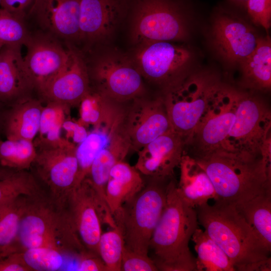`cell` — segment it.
<instances>
[{
  "label": "cell",
  "instance_id": "obj_40",
  "mask_svg": "<svg viewBox=\"0 0 271 271\" xmlns=\"http://www.w3.org/2000/svg\"><path fill=\"white\" fill-rule=\"evenodd\" d=\"M62 129L66 133L64 138L76 146L84 141L89 133L86 127L69 117L63 122Z\"/></svg>",
  "mask_w": 271,
  "mask_h": 271
},
{
  "label": "cell",
  "instance_id": "obj_3",
  "mask_svg": "<svg viewBox=\"0 0 271 271\" xmlns=\"http://www.w3.org/2000/svg\"><path fill=\"white\" fill-rule=\"evenodd\" d=\"M38 247L52 248L76 259L88 250L67 207L56 204L46 193L30 197L12 253Z\"/></svg>",
  "mask_w": 271,
  "mask_h": 271
},
{
  "label": "cell",
  "instance_id": "obj_43",
  "mask_svg": "<svg viewBox=\"0 0 271 271\" xmlns=\"http://www.w3.org/2000/svg\"><path fill=\"white\" fill-rule=\"evenodd\" d=\"M34 2V0H2L1 8L23 19Z\"/></svg>",
  "mask_w": 271,
  "mask_h": 271
},
{
  "label": "cell",
  "instance_id": "obj_38",
  "mask_svg": "<svg viewBox=\"0 0 271 271\" xmlns=\"http://www.w3.org/2000/svg\"><path fill=\"white\" fill-rule=\"evenodd\" d=\"M121 270L157 271L158 269L148 255L134 251L125 246L122 256Z\"/></svg>",
  "mask_w": 271,
  "mask_h": 271
},
{
  "label": "cell",
  "instance_id": "obj_11",
  "mask_svg": "<svg viewBox=\"0 0 271 271\" xmlns=\"http://www.w3.org/2000/svg\"><path fill=\"white\" fill-rule=\"evenodd\" d=\"M210 22V46L226 65H239L255 49L259 36L254 28L235 11L218 6L214 10Z\"/></svg>",
  "mask_w": 271,
  "mask_h": 271
},
{
  "label": "cell",
  "instance_id": "obj_44",
  "mask_svg": "<svg viewBox=\"0 0 271 271\" xmlns=\"http://www.w3.org/2000/svg\"><path fill=\"white\" fill-rule=\"evenodd\" d=\"M227 2L234 9L246 11L248 0H227Z\"/></svg>",
  "mask_w": 271,
  "mask_h": 271
},
{
  "label": "cell",
  "instance_id": "obj_18",
  "mask_svg": "<svg viewBox=\"0 0 271 271\" xmlns=\"http://www.w3.org/2000/svg\"><path fill=\"white\" fill-rule=\"evenodd\" d=\"M70 50L66 67L39 91L47 102H57L69 108L78 106L90 89L86 63L77 52Z\"/></svg>",
  "mask_w": 271,
  "mask_h": 271
},
{
  "label": "cell",
  "instance_id": "obj_28",
  "mask_svg": "<svg viewBox=\"0 0 271 271\" xmlns=\"http://www.w3.org/2000/svg\"><path fill=\"white\" fill-rule=\"evenodd\" d=\"M235 206L265 245L271 250V189Z\"/></svg>",
  "mask_w": 271,
  "mask_h": 271
},
{
  "label": "cell",
  "instance_id": "obj_10",
  "mask_svg": "<svg viewBox=\"0 0 271 271\" xmlns=\"http://www.w3.org/2000/svg\"><path fill=\"white\" fill-rule=\"evenodd\" d=\"M90 87L115 102L126 104L151 94L129 55L109 50L88 69Z\"/></svg>",
  "mask_w": 271,
  "mask_h": 271
},
{
  "label": "cell",
  "instance_id": "obj_37",
  "mask_svg": "<svg viewBox=\"0 0 271 271\" xmlns=\"http://www.w3.org/2000/svg\"><path fill=\"white\" fill-rule=\"evenodd\" d=\"M30 39L22 18L0 8V43L22 46Z\"/></svg>",
  "mask_w": 271,
  "mask_h": 271
},
{
  "label": "cell",
  "instance_id": "obj_22",
  "mask_svg": "<svg viewBox=\"0 0 271 271\" xmlns=\"http://www.w3.org/2000/svg\"><path fill=\"white\" fill-rule=\"evenodd\" d=\"M20 46L4 45L0 50V100L9 101L34 88Z\"/></svg>",
  "mask_w": 271,
  "mask_h": 271
},
{
  "label": "cell",
  "instance_id": "obj_36",
  "mask_svg": "<svg viewBox=\"0 0 271 271\" xmlns=\"http://www.w3.org/2000/svg\"><path fill=\"white\" fill-rule=\"evenodd\" d=\"M30 271H56L63 267L65 256L55 249L38 247L18 252Z\"/></svg>",
  "mask_w": 271,
  "mask_h": 271
},
{
  "label": "cell",
  "instance_id": "obj_35",
  "mask_svg": "<svg viewBox=\"0 0 271 271\" xmlns=\"http://www.w3.org/2000/svg\"><path fill=\"white\" fill-rule=\"evenodd\" d=\"M125 242L122 229L117 224L102 233L98 243V253L107 271H120Z\"/></svg>",
  "mask_w": 271,
  "mask_h": 271
},
{
  "label": "cell",
  "instance_id": "obj_42",
  "mask_svg": "<svg viewBox=\"0 0 271 271\" xmlns=\"http://www.w3.org/2000/svg\"><path fill=\"white\" fill-rule=\"evenodd\" d=\"M0 271H30L19 252H14L0 258Z\"/></svg>",
  "mask_w": 271,
  "mask_h": 271
},
{
  "label": "cell",
  "instance_id": "obj_39",
  "mask_svg": "<svg viewBox=\"0 0 271 271\" xmlns=\"http://www.w3.org/2000/svg\"><path fill=\"white\" fill-rule=\"evenodd\" d=\"M246 12L253 24L266 31L271 26V0H248Z\"/></svg>",
  "mask_w": 271,
  "mask_h": 271
},
{
  "label": "cell",
  "instance_id": "obj_1",
  "mask_svg": "<svg viewBox=\"0 0 271 271\" xmlns=\"http://www.w3.org/2000/svg\"><path fill=\"white\" fill-rule=\"evenodd\" d=\"M195 208L198 223L224 251L237 271H270V250L236 210L222 199Z\"/></svg>",
  "mask_w": 271,
  "mask_h": 271
},
{
  "label": "cell",
  "instance_id": "obj_27",
  "mask_svg": "<svg viewBox=\"0 0 271 271\" xmlns=\"http://www.w3.org/2000/svg\"><path fill=\"white\" fill-rule=\"evenodd\" d=\"M43 107L35 99L19 100L6 119L7 139L33 142L39 131Z\"/></svg>",
  "mask_w": 271,
  "mask_h": 271
},
{
  "label": "cell",
  "instance_id": "obj_24",
  "mask_svg": "<svg viewBox=\"0 0 271 271\" xmlns=\"http://www.w3.org/2000/svg\"><path fill=\"white\" fill-rule=\"evenodd\" d=\"M242 89L258 92L270 91L271 87V39L268 35L259 37L252 53L239 65Z\"/></svg>",
  "mask_w": 271,
  "mask_h": 271
},
{
  "label": "cell",
  "instance_id": "obj_21",
  "mask_svg": "<svg viewBox=\"0 0 271 271\" xmlns=\"http://www.w3.org/2000/svg\"><path fill=\"white\" fill-rule=\"evenodd\" d=\"M130 151L123 118L111 128L108 142L94 159L87 177L100 199L105 198L106 186L111 168L117 162L123 161Z\"/></svg>",
  "mask_w": 271,
  "mask_h": 271
},
{
  "label": "cell",
  "instance_id": "obj_46",
  "mask_svg": "<svg viewBox=\"0 0 271 271\" xmlns=\"http://www.w3.org/2000/svg\"><path fill=\"white\" fill-rule=\"evenodd\" d=\"M3 45H4L2 43H0V50H1V48H2V47L3 46Z\"/></svg>",
  "mask_w": 271,
  "mask_h": 271
},
{
  "label": "cell",
  "instance_id": "obj_17",
  "mask_svg": "<svg viewBox=\"0 0 271 271\" xmlns=\"http://www.w3.org/2000/svg\"><path fill=\"white\" fill-rule=\"evenodd\" d=\"M184 140L173 130L158 137L138 152L134 168L141 174L149 177H173L185 153Z\"/></svg>",
  "mask_w": 271,
  "mask_h": 271
},
{
  "label": "cell",
  "instance_id": "obj_25",
  "mask_svg": "<svg viewBox=\"0 0 271 271\" xmlns=\"http://www.w3.org/2000/svg\"><path fill=\"white\" fill-rule=\"evenodd\" d=\"M145 184L142 174L134 166L124 161L113 166L105 189L106 203L113 216L125 202L141 190Z\"/></svg>",
  "mask_w": 271,
  "mask_h": 271
},
{
  "label": "cell",
  "instance_id": "obj_32",
  "mask_svg": "<svg viewBox=\"0 0 271 271\" xmlns=\"http://www.w3.org/2000/svg\"><path fill=\"white\" fill-rule=\"evenodd\" d=\"M113 124L93 128L89 132L85 140L77 145L76 156L78 172L76 186L87 177L94 159L107 144L111 128Z\"/></svg>",
  "mask_w": 271,
  "mask_h": 271
},
{
  "label": "cell",
  "instance_id": "obj_12",
  "mask_svg": "<svg viewBox=\"0 0 271 271\" xmlns=\"http://www.w3.org/2000/svg\"><path fill=\"white\" fill-rule=\"evenodd\" d=\"M76 146L70 143L58 147L36 149L37 155L32 165L46 186L48 197L61 207L66 206L68 196L76 186Z\"/></svg>",
  "mask_w": 271,
  "mask_h": 271
},
{
  "label": "cell",
  "instance_id": "obj_41",
  "mask_svg": "<svg viewBox=\"0 0 271 271\" xmlns=\"http://www.w3.org/2000/svg\"><path fill=\"white\" fill-rule=\"evenodd\" d=\"M76 260V270L107 271L99 256L88 250L81 254Z\"/></svg>",
  "mask_w": 271,
  "mask_h": 271
},
{
  "label": "cell",
  "instance_id": "obj_6",
  "mask_svg": "<svg viewBox=\"0 0 271 271\" xmlns=\"http://www.w3.org/2000/svg\"><path fill=\"white\" fill-rule=\"evenodd\" d=\"M130 36L136 45L189 38L195 13L190 0H128Z\"/></svg>",
  "mask_w": 271,
  "mask_h": 271
},
{
  "label": "cell",
  "instance_id": "obj_16",
  "mask_svg": "<svg viewBox=\"0 0 271 271\" xmlns=\"http://www.w3.org/2000/svg\"><path fill=\"white\" fill-rule=\"evenodd\" d=\"M66 207L85 248L98 255V243L102 224L95 190L86 178L70 193Z\"/></svg>",
  "mask_w": 271,
  "mask_h": 271
},
{
  "label": "cell",
  "instance_id": "obj_13",
  "mask_svg": "<svg viewBox=\"0 0 271 271\" xmlns=\"http://www.w3.org/2000/svg\"><path fill=\"white\" fill-rule=\"evenodd\" d=\"M123 124L131 151L136 152L172 130L163 98L156 94L151 93L128 103Z\"/></svg>",
  "mask_w": 271,
  "mask_h": 271
},
{
  "label": "cell",
  "instance_id": "obj_14",
  "mask_svg": "<svg viewBox=\"0 0 271 271\" xmlns=\"http://www.w3.org/2000/svg\"><path fill=\"white\" fill-rule=\"evenodd\" d=\"M235 118L233 86L226 83L219 104L195 131L185 154L199 160L223 150Z\"/></svg>",
  "mask_w": 271,
  "mask_h": 271
},
{
  "label": "cell",
  "instance_id": "obj_30",
  "mask_svg": "<svg viewBox=\"0 0 271 271\" xmlns=\"http://www.w3.org/2000/svg\"><path fill=\"white\" fill-rule=\"evenodd\" d=\"M31 197L21 195L0 205V258L12 253Z\"/></svg>",
  "mask_w": 271,
  "mask_h": 271
},
{
  "label": "cell",
  "instance_id": "obj_4",
  "mask_svg": "<svg viewBox=\"0 0 271 271\" xmlns=\"http://www.w3.org/2000/svg\"><path fill=\"white\" fill-rule=\"evenodd\" d=\"M195 160L210 178L218 199L236 204L271 189L270 158L221 150Z\"/></svg>",
  "mask_w": 271,
  "mask_h": 271
},
{
  "label": "cell",
  "instance_id": "obj_19",
  "mask_svg": "<svg viewBox=\"0 0 271 271\" xmlns=\"http://www.w3.org/2000/svg\"><path fill=\"white\" fill-rule=\"evenodd\" d=\"M24 57L28 75L39 91L67 65L71 50L64 49L54 40L48 38H31L26 45Z\"/></svg>",
  "mask_w": 271,
  "mask_h": 271
},
{
  "label": "cell",
  "instance_id": "obj_23",
  "mask_svg": "<svg viewBox=\"0 0 271 271\" xmlns=\"http://www.w3.org/2000/svg\"><path fill=\"white\" fill-rule=\"evenodd\" d=\"M179 167L180 176L177 189L190 206L196 208L209 199H218L210 178L194 159L184 153Z\"/></svg>",
  "mask_w": 271,
  "mask_h": 271
},
{
  "label": "cell",
  "instance_id": "obj_7",
  "mask_svg": "<svg viewBox=\"0 0 271 271\" xmlns=\"http://www.w3.org/2000/svg\"><path fill=\"white\" fill-rule=\"evenodd\" d=\"M149 178V183L145 184L113 216L115 224L122 229L125 246L146 255H148L150 242L165 207L173 177Z\"/></svg>",
  "mask_w": 271,
  "mask_h": 271
},
{
  "label": "cell",
  "instance_id": "obj_31",
  "mask_svg": "<svg viewBox=\"0 0 271 271\" xmlns=\"http://www.w3.org/2000/svg\"><path fill=\"white\" fill-rule=\"evenodd\" d=\"M191 239L198 255L197 271H235L226 253L205 230L198 227Z\"/></svg>",
  "mask_w": 271,
  "mask_h": 271
},
{
  "label": "cell",
  "instance_id": "obj_34",
  "mask_svg": "<svg viewBox=\"0 0 271 271\" xmlns=\"http://www.w3.org/2000/svg\"><path fill=\"white\" fill-rule=\"evenodd\" d=\"M45 192L27 170L16 171L0 180V205L21 195L36 196Z\"/></svg>",
  "mask_w": 271,
  "mask_h": 271
},
{
  "label": "cell",
  "instance_id": "obj_9",
  "mask_svg": "<svg viewBox=\"0 0 271 271\" xmlns=\"http://www.w3.org/2000/svg\"><path fill=\"white\" fill-rule=\"evenodd\" d=\"M129 56L147 86L156 88V94L161 96L179 83L193 68L191 50L169 41L136 45Z\"/></svg>",
  "mask_w": 271,
  "mask_h": 271
},
{
  "label": "cell",
  "instance_id": "obj_29",
  "mask_svg": "<svg viewBox=\"0 0 271 271\" xmlns=\"http://www.w3.org/2000/svg\"><path fill=\"white\" fill-rule=\"evenodd\" d=\"M69 110L64 105L47 102L43 107L39 131L33 141L36 149L58 147L71 143L61 134L62 124Z\"/></svg>",
  "mask_w": 271,
  "mask_h": 271
},
{
  "label": "cell",
  "instance_id": "obj_5",
  "mask_svg": "<svg viewBox=\"0 0 271 271\" xmlns=\"http://www.w3.org/2000/svg\"><path fill=\"white\" fill-rule=\"evenodd\" d=\"M226 82L215 71L192 68L163 98L172 129L185 141L219 104Z\"/></svg>",
  "mask_w": 271,
  "mask_h": 271
},
{
  "label": "cell",
  "instance_id": "obj_2",
  "mask_svg": "<svg viewBox=\"0 0 271 271\" xmlns=\"http://www.w3.org/2000/svg\"><path fill=\"white\" fill-rule=\"evenodd\" d=\"M198 224L195 208L182 198L173 178L165 207L149 244L158 270L197 271L196 258L189 243Z\"/></svg>",
  "mask_w": 271,
  "mask_h": 271
},
{
  "label": "cell",
  "instance_id": "obj_8",
  "mask_svg": "<svg viewBox=\"0 0 271 271\" xmlns=\"http://www.w3.org/2000/svg\"><path fill=\"white\" fill-rule=\"evenodd\" d=\"M235 118L223 150L271 158V112L254 91L233 86Z\"/></svg>",
  "mask_w": 271,
  "mask_h": 271
},
{
  "label": "cell",
  "instance_id": "obj_15",
  "mask_svg": "<svg viewBox=\"0 0 271 271\" xmlns=\"http://www.w3.org/2000/svg\"><path fill=\"white\" fill-rule=\"evenodd\" d=\"M128 0H80L79 39L104 42L128 13Z\"/></svg>",
  "mask_w": 271,
  "mask_h": 271
},
{
  "label": "cell",
  "instance_id": "obj_45",
  "mask_svg": "<svg viewBox=\"0 0 271 271\" xmlns=\"http://www.w3.org/2000/svg\"><path fill=\"white\" fill-rule=\"evenodd\" d=\"M16 171L0 165V180L10 176Z\"/></svg>",
  "mask_w": 271,
  "mask_h": 271
},
{
  "label": "cell",
  "instance_id": "obj_33",
  "mask_svg": "<svg viewBox=\"0 0 271 271\" xmlns=\"http://www.w3.org/2000/svg\"><path fill=\"white\" fill-rule=\"evenodd\" d=\"M37 155L33 141L0 140V165L17 171L27 170Z\"/></svg>",
  "mask_w": 271,
  "mask_h": 271
},
{
  "label": "cell",
  "instance_id": "obj_26",
  "mask_svg": "<svg viewBox=\"0 0 271 271\" xmlns=\"http://www.w3.org/2000/svg\"><path fill=\"white\" fill-rule=\"evenodd\" d=\"M127 103L115 102L90 87L79 104V122L93 128L113 125L124 114Z\"/></svg>",
  "mask_w": 271,
  "mask_h": 271
},
{
  "label": "cell",
  "instance_id": "obj_20",
  "mask_svg": "<svg viewBox=\"0 0 271 271\" xmlns=\"http://www.w3.org/2000/svg\"><path fill=\"white\" fill-rule=\"evenodd\" d=\"M80 0H34L30 12L54 35L79 39Z\"/></svg>",
  "mask_w": 271,
  "mask_h": 271
},
{
  "label": "cell",
  "instance_id": "obj_47",
  "mask_svg": "<svg viewBox=\"0 0 271 271\" xmlns=\"http://www.w3.org/2000/svg\"><path fill=\"white\" fill-rule=\"evenodd\" d=\"M1 1L2 0H0V8H1Z\"/></svg>",
  "mask_w": 271,
  "mask_h": 271
}]
</instances>
